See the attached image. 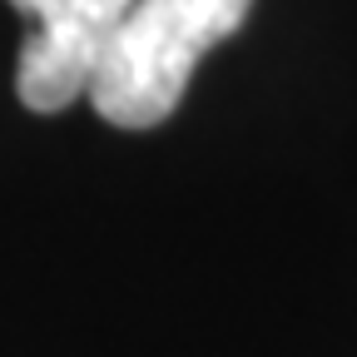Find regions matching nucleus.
Returning a JSON list of instances; mask_svg holds the SVG:
<instances>
[{
  "label": "nucleus",
  "mask_w": 357,
  "mask_h": 357,
  "mask_svg": "<svg viewBox=\"0 0 357 357\" xmlns=\"http://www.w3.org/2000/svg\"><path fill=\"white\" fill-rule=\"evenodd\" d=\"M248 10L253 0H129L84 100L119 129L164 124L184 100L194 65L234 35Z\"/></svg>",
  "instance_id": "1"
},
{
  "label": "nucleus",
  "mask_w": 357,
  "mask_h": 357,
  "mask_svg": "<svg viewBox=\"0 0 357 357\" xmlns=\"http://www.w3.org/2000/svg\"><path fill=\"white\" fill-rule=\"evenodd\" d=\"M10 6L30 20L15 65V95L35 114H60L89 95V79L129 0H10Z\"/></svg>",
  "instance_id": "2"
}]
</instances>
